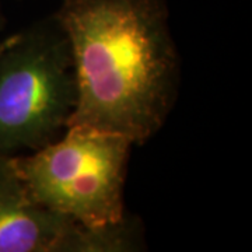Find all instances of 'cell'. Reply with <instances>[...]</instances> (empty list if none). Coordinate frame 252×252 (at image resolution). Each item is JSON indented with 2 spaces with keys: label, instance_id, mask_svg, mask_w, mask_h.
<instances>
[{
  "label": "cell",
  "instance_id": "1",
  "mask_svg": "<svg viewBox=\"0 0 252 252\" xmlns=\"http://www.w3.org/2000/svg\"><path fill=\"white\" fill-rule=\"evenodd\" d=\"M54 17L72 54L70 125L129 137L157 135L178 99L180 54L165 0H63Z\"/></svg>",
  "mask_w": 252,
  "mask_h": 252
},
{
  "label": "cell",
  "instance_id": "2",
  "mask_svg": "<svg viewBox=\"0 0 252 252\" xmlns=\"http://www.w3.org/2000/svg\"><path fill=\"white\" fill-rule=\"evenodd\" d=\"M76 101L70 46L56 18L11 34L0 52V157L52 143L67 129Z\"/></svg>",
  "mask_w": 252,
  "mask_h": 252
},
{
  "label": "cell",
  "instance_id": "3",
  "mask_svg": "<svg viewBox=\"0 0 252 252\" xmlns=\"http://www.w3.org/2000/svg\"><path fill=\"white\" fill-rule=\"evenodd\" d=\"M135 144L124 135L70 125L52 143L14 156L30 195L51 210L89 227L122 220L125 181Z\"/></svg>",
  "mask_w": 252,
  "mask_h": 252
},
{
  "label": "cell",
  "instance_id": "4",
  "mask_svg": "<svg viewBox=\"0 0 252 252\" xmlns=\"http://www.w3.org/2000/svg\"><path fill=\"white\" fill-rule=\"evenodd\" d=\"M146 247L133 215L89 227L48 209L30 195L14 156L0 157V252H137Z\"/></svg>",
  "mask_w": 252,
  "mask_h": 252
},
{
  "label": "cell",
  "instance_id": "5",
  "mask_svg": "<svg viewBox=\"0 0 252 252\" xmlns=\"http://www.w3.org/2000/svg\"><path fill=\"white\" fill-rule=\"evenodd\" d=\"M4 24H6V17L3 14V9H1V4H0V31L4 28Z\"/></svg>",
  "mask_w": 252,
  "mask_h": 252
},
{
  "label": "cell",
  "instance_id": "6",
  "mask_svg": "<svg viewBox=\"0 0 252 252\" xmlns=\"http://www.w3.org/2000/svg\"><path fill=\"white\" fill-rule=\"evenodd\" d=\"M10 36H11V35L6 36V38H3V39H1V41H0V52H1V51H3V49H4V46H6V45H7V44H9Z\"/></svg>",
  "mask_w": 252,
  "mask_h": 252
}]
</instances>
